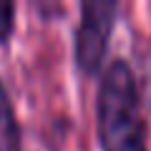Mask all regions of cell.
Returning a JSON list of instances; mask_svg holds the SVG:
<instances>
[{
  "label": "cell",
  "instance_id": "6da1fadb",
  "mask_svg": "<svg viewBox=\"0 0 151 151\" xmlns=\"http://www.w3.org/2000/svg\"><path fill=\"white\" fill-rule=\"evenodd\" d=\"M96 136L101 151H151L139 78L126 58H113L98 76Z\"/></svg>",
  "mask_w": 151,
  "mask_h": 151
},
{
  "label": "cell",
  "instance_id": "7a4b0ae2",
  "mask_svg": "<svg viewBox=\"0 0 151 151\" xmlns=\"http://www.w3.org/2000/svg\"><path fill=\"white\" fill-rule=\"evenodd\" d=\"M121 5L113 0H88L81 3V18L73 33V60L76 68L88 78L103 70L113 28L119 23Z\"/></svg>",
  "mask_w": 151,
  "mask_h": 151
},
{
  "label": "cell",
  "instance_id": "3957f363",
  "mask_svg": "<svg viewBox=\"0 0 151 151\" xmlns=\"http://www.w3.org/2000/svg\"><path fill=\"white\" fill-rule=\"evenodd\" d=\"M0 151H23L20 121L3 81H0Z\"/></svg>",
  "mask_w": 151,
  "mask_h": 151
},
{
  "label": "cell",
  "instance_id": "277c9868",
  "mask_svg": "<svg viewBox=\"0 0 151 151\" xmlns=\"http://www.w3.org/2000/svg\"><path fill=\"white\" fill-rule=\"evenodd\" d=\"M15 13H18L15 3L0 0V45H8L15 33Z\"/></svg>",
  "mask_w": 151,
  "mask_h": 151
}]
</instances>
